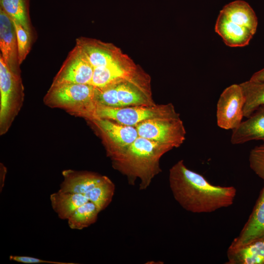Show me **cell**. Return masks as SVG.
I'll list each match as a JSON object with an SVG mask.
<instances>
[{
  "instance_id": "d4e9b609",
  "label": "cell",
  "mask_w": 264,
  "mask_h": 264,
  "mask_svg": "<svg viewBox=\"0 0 264 264\" xmlns=\"http://www.w3.org/2000/svg\"><path fill=\"white\" fill-rule=\"evenodd\" d=\"M250 168L264 180V143L252 149L249 155Z\"/></svg>"
},
{
  "instance_id": "9a60e30c",
  "label": "cell",
  "mask_w": 264,
  "mask_h": 264,
  "mask_svg": "<svg viewBox=\"0 0 264 264\" xmlns=\"http://www.w3.org/2000/svg\"><path fill=\"white\" fill-rule=\"evenodd\" d=\"M64 180L59 190L85 195L102 182L107 176L97 173L71 169L62 172Z\"/></svg>"
},
{
  "instance_id": "cb8c5ba5",
  "label": "cell",
  "mask_w": 264,
  "mask_h": 264,
  "mask_svg": "<svg viewBox=\"0 0 264 264\" xmlns=\"http://www.w3.org/2000/svg\"><path fill=\"white\" fill-rule=\"evenodd\" d=\"M13 21L16 33L19 60L21 65L30 50L33 37L20 23Z\"/></svg>"
},
{
  "instance_id": "7c38bea8",
  "label": "cell",
  "mask_w": 264,
  "mask_h": 264,
  "mask_svg": "<svg viewBox=\"0 0 264 264\" xmlns=\"http://www.w3.org/2000/svg\"><path fill=\"white\" fill-rule=\"evenodd\" d=\"M142 69L127 55L105 66L94 68L90 85L103 88L122 79L134 76Z\"/></svg>"
},
{
  "instance_id": "9c48e42d",
  "label": "cell",
  "mask_w": 264,
  "mask_h": 264,
  "mask_svg": "<svg viewBox=\"0 0 264 264\" xmlns=\"http://www.w3.org/2000/svg\"><path fill=\"white\" fill-rule=\"evenodd\" d=\"M139 136L168 145L173 148L184 142L186 130L179 113L143 121L135 126Z\"/></svg>"
},
{
  "instance_id": "3957f363",
  "label": "cell",
  "mask_w": 264,
  "mask_h": 264,
  "mask_svg": "<svg viewBox=\"0 0 264 264\" xmlns=\"http://www.w3.org/2000/svg\"><path fill=\"white\" fill-rule=\"evenodd\" d=\"M257 26L258 19L253 8L247 2L237 0L220 11L215 29L226 45L242 47L248 44Z\"/></svg>"
},
{
  "instance_id": "44dd1931",
  "label": "cell",
  "mask_w": 264,
  "mask_h": 264,
  "mask_svg": "<svg viewBox=\"0 0 264 264\" xmlns=\"http://www.w3.org/2000/svg\"><path fill=\"white\" fill-rule=\"evenodd\" d=\"M0 8L20 23L33 37L29 15V0H0Z\"/></svg>"
},
{
  "instance_id": "7402d4cb",
  "label": "cell",
  "mask_w": 264,
  "mask_h": 264,
  "mask_svg": "<svg viewBox=\"0 0 264 264\" xmlns=\"http://www.w3.org/2000/svg\"><path fill=\"white\" fill-rule=\"evenodd\" d=\"M115 185L108 177L95 186L85 195L88 199L94 203L100 212L105 210L112 201Z\"/></svg>"
},
{
  "instance_id": "30bf717a",
  "label": "cell",
  "mask_w": 264,
  "mask_h": 264,
  "mask_svg": "<svg viewBox=\"0 0 264 264\" xmlns=\"http://www.w3.org/2000/svg\"><path fill=\"white\" fill-rule=\"evenodd\" d=\"M245 98L239 85L233 84L220 94L217 105V123L224 130H234L242 122Z\"/></svg>"
},
{
  "instance_id": "83f0119b",
  "label": "cell",
  "mask_w": 264,
  "mask_h": 264,
  "mask_svg": "<svg viewBox=\"0 0 264 264\" xmlns=\"http://www.w3.org/2000/svg\"><path fill=\"white\" fill-rule=\"evenodd\" d=\"M250 80L253 81H264V67L254 73L251 77Z\"/></svg>"
},
{
  "instance_id": "6da1fadb",
  "label": "cell",
  "mask_w": 264,
  "mask_h": 264,
  "mask_svg": "<svg viewBox=\"0 0 264 264\" xmlns=\"http://www.w3.org/2000/svg\"><path fill=\"white\" fill-rule=\"evenodd\" d=\"M169 180L175 200L183 209L194 213H211L229 207L237 193L233 186L210 183L201 175L189 169L183 160L170 168Z\"/></svg>"
},
{
  "instance_id": "4316f807",
  "label": "cell",
  "mask_w": 264,
  "mask_h": 264,
  "mask_svg": "<svg viewBox=\"0 0 264 264\" xmlns=\"http://www.w3.org/2000/svg\"><path fill=\"white\" fill-rule=\"evenodd\" d=\"M6 168L2 163L0 164V192H1L4 184Z\"/></svg>"
},
{
  "instance_id": "4fadbf2b",
  "label": "cell",
  "mask_w": 264,
  "mask_h": 264,
  "mask_svg": "<svg viewBox=\"0 0 264 264\" xmlns=\"http://www.w3.org/2000/svg\"><path fill=\"white\" fill-rule=\"evenodd\" d=\"M76 45L81 49L93 68L108 65L124 54L112 44L93 38L80 37L76 40Z\"/></svg>"
},
{
  "instance_id": "ac0fdd59",
  "label": "cell",
  "mask_w": 264,
  "mask_h": 264,
  "mask_svg": "<svg viewBox=\"0 0 264 264\" xmlns=\"http://www.w3.org/2000/svg\"><path fill=\"white\" fill-rule=\"evenodd\" d=\"M263 235H264V186L247 221L239 235L233 240L230 246H239Z\"/></svg>"
},
{
  "instance_id": "2e32d148",
  "label": "cell",
  "mask_w": 264,
  "mask_h": 264,
  "mask_svg": "<svg viewBox=\"0 0 264 264\" xmlns=\"http://www.w3.org/2000/svg\"><path fill=\"white\" fill-rule=\"evenodd\" d=\"M252 140L264 141V106L232 130L230 138L232 144H241Z\"/></svg>"
},
{
  "instance_id": "484cf974",
  "label": "cell",
  "mask_w": 264,
  "mask_h": 264,
  "mask_svg": "<svg viewBox=\"0 0 264 264\" xmlns=\"http://www.w3.org/2000/svg\"><path fill=\"white\" fill-rule=\"evenodd\" d=\"M9 259L11 261L19 263L27 264H70L72 263H62L59 262H55L52 261H47L26 256H10Z\"/></svg>"
},
{
  "instance_id": "5bb4252c",
  "label": "cell",
  "mask_w": 264,
  "mask_h": 264,
  "mask_svg": "<svg viewBox=\"0 0 264 264\" xmlns=\"http://www.w3.org/2000/svg\"><path fill=\"white\" fill-rule=\"evenodd\" d=\"M0 57L13 72L21 74L13 20L0 8Z\"/></svg>"
},
{
  "instance_id": "d6986e66",
  "label": "cell",
  "mask_w": 264,
  "mask_h": 264,
  "mask_svg": "<svg viewBox=\"0 0 264 264\" xmlns=\"http://www.w3.org/2000/svg\"><path fill=\"white\" fill-rule=\"evenodd\" d=\"M50 199L58 217L67 220L78 207L89 201L84 195L60 190L52 194Z\"/></svg>"
},
{
  "instance_id": "277c9868",
  "label": "cell",
  "mask_w": 264,
  "mask_h": 264,
  "mask_svg": "<svg viewBox=\"0 0 264 264\" xmlns=\"http://www.w3.org/2000/svg\"><path fill=\"white\" fill-rule=\"evenodd\" d=\"M95 95L96 88L90 84L52 83L44 102L50 108L62 109L88 120L97 117Z\"/></svg>"
},
{
  "instance_id": "5b68a950",
  "label": "cell",
  "mask_w": 264,
  "mask_h": 264,
  "mask_svg": "<svg viewBox=\"0 0 264 264\" xmlns=\"http://www.w3.org/2000/svg\"><path fill=\"white\" fill-rule=\"evenodd\" d=\"M150 76L142 70L132 77L121 80L103 88H96L98 104L113 108L155 104Z\"/></svg>"
},
{
  "instance_id": "52a82bcc",
  "label": "cell",
  "mask_w": 264,
  "mask_h": 264,
  "mask_svg": "<svg viewBox=\"0 0 264 264\" xmlns=\"http://www.w3.org/2000/svg\"><path fill=\"white\" fill-rule=\"evenodd\" d=\"M178 113L172 103L122 108H113L98 104L96 110V117L133 126L148 120L171 116Z\"/></svg>"
},
{
  "instance_id": "e0dca14e",
  "label": "cell",
  "mask_w": 264,
  "mask_h": 264,
  "mask_svg": "<svg viewBox=\"0 0 264 264\" xmlns=\"http://www.w3.org/2000/svg\"><path fill=\"white\" fill-rule=\"evenodd\" d=\"M227 256V264H264V235L239 246H229Z\"/></svg>"
},
{
  "instance_id": "ba28073f",
  "label": "cell",
  "mask_w": 264,
  "mask_h": 264,
  "mask_svg": "<svg viewBox=\"0 0 264 264\" xmlns=\"http://www.w3.org/2000/svg\"><path fill=\"white\" fill-rule=\"evenodd\" d=\"M87 121L100 136L110 159L125 152L139 136L135 126L100 117Z\"/></svg>"
},
{
  "instance_id": "ffe728a7",
  "label": "cell",
  "mask_w": 264,
  "mask_h": 264,
  "mask_svg": "<svg viewBox=\"0 0 264 264\" xmlns=\"http://www.w3.org/2000/svg\"><path fill=\"white\" fill-rule=\"evenodd\" d=\"M240 85L245 98L243 115L247 118L260 107L264 106V81L249 80Z\"/></svg>"
},
{
  "instance_id": "603a6c76",
  "label": "cell",
  "mask_w": 264,
  "mask_h": 264,
  "mask_svg": "<svg viewBox=\"0 0 264 264\" xmlns=\"http://www.w3.org/2000/svg\"><path fill=\"white\" fill-rule=\"evenodd\" d=\"M100 212L96 205L88 201L78 207L68 219L72 229L82 230L96 222Z\"/></svg>"
},
{
  "instance_id": "8992f818",
  "label": "cell",
  "mask_w": 264,
  "mask_h": 264,
  "mask_svg": "<svg viewBox=\"0 0 264 264\" xmlns=\"http://www.w3.org/2000/svg\"><path fill=\"white\" fill-rule=\"evenodd\" d=\"M24 88L21 74L11 71L0 57V135L5 134L22 109Z\"/></svg>"
},
{
  "instance_id": "8fae6325",
  "label": "cell",
  "mask_w": 264,
  "mask_h": 264,
  "mask_svg": "<svg viewBox=\"0 0 264 264\" xmlns=\"http://www.w3.org/2000/svg\"><path fill=\"white\" fill-rule=\"evenodd\" d=\"M94 68L81 49L75 45L69 52L52 83L90 84Z\"/></svg>"
},
{
  "instance_id": "7a4b0ae2",
  "label": "cell",
  "mask_w": 264,
  "mask_h": 264,
  "mask_svg": "<svg viewBox=\"0 0 264 264\" xmlns=\"http://www.w3.org/2000/svg\"><path fill=\"white\" fill-rule=\"evenodd\" d=\"M173 148L167 144L138 136L123 154L111 159L113 168L127 177L131 185L140 180L139 189L148 188L161 172V157Z\"/></svg>"
}]
</instances>
